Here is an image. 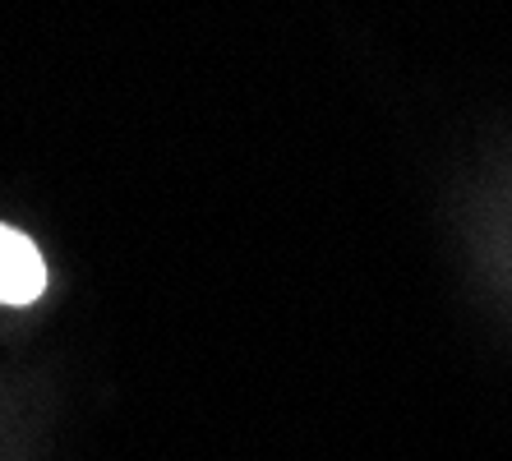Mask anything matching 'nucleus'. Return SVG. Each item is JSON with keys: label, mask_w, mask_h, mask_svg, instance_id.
I'll return each instance as SVG.
<instances>
[{"label": "nucleus", "mask_w": 512, "mask_h": 461, "mask_svg": "<svg viewBox=\"0 0 512 461\" xmlns=\"http://www.w3.org/2000/svg\"><path fill=\"white\" fill-rule=\"evenodd\" d=\"M47 291V263L37 245L0 222V305H33Z\"/></svg>", "instance_id": "nucleus-1"}]
</instances>
